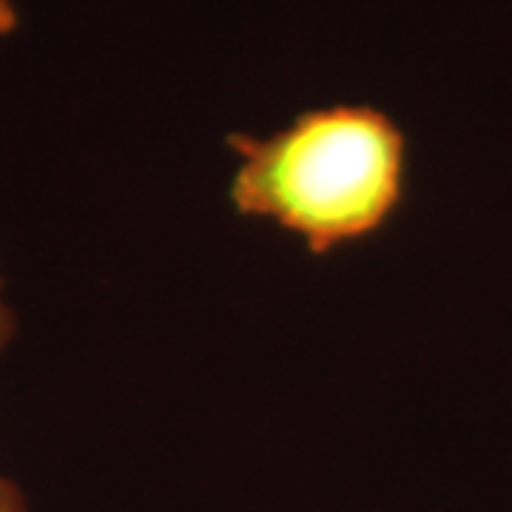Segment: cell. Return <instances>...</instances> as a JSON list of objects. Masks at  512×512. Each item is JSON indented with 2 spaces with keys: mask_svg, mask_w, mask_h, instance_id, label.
Instances as JSON below:
<instances>
[{
  "mask_svg": "<svg viewBox=\"0 0 512 512\" xmlns=\"http://www.w3.org/2000/svg\"><path fill=\"white\" fill-rule=\"evenodd\" d=\"M228 148L231 208L274 222L313 256L379 234L404 202L407 137L373 106L308 109L268 137L228 134Z\"/></svg>",
  "mask_w": 512,
  "mask_h": 512,
  "instance_id": "6da1fadb",
  "label": "cell"
},
{
  "mask_svg": "<svg viewBox=\"0 0 512 512\" xmlns=\"http://www.w3.org/2000/svg\"><path fill=\"white\" fill-rule=\"evenodd\" d=\"M18 6L15 0H0V37L12 35L18 29Z\"/></svg>",
  "mask_w": 512,
  "mask_h": 512,
  "instance_id": "3957f363",
  "label": "cell"
},
{
  "mask_svg": "<svg viewBox=\"0 0 512 512\" xmlns=\"http://www.w3.org/2000/svg\"><path fill=\"white\" fill-rule=\"evenodd\" d=\"M18 333V316L3 299V276H0V350L6 348ZM0 512H29V501L15 481L0 476Z\"/></svg>",
  "mask_w": 512,
  "mask_h": 512,
  "instance_id": "7a4b0ae2",
  "label": "cell"
}]
</instances>
